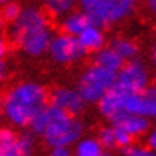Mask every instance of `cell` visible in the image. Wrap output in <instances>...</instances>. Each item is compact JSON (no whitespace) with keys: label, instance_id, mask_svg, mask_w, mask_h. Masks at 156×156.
Segmentation results:
<instances>
[{"label":"cell","instance_id":"obj_21","mask_svg":"<svg viewBox=\"0 0 156 156\" xmlns=\"http://www.w3.org/2000/svg\"><path fill=\"white\" fill-rule=\"evenodd\" d=\"M17 133L8 127H0V149L8 147L11 144H14L17 141Z\"/></svg>","mask_w":156,"mask_h":156},{"label":"cell","instance_id":"obj_9","mask_svg":"<svg viewBox=\"0 0 156 156\" xmlns=\"http://www.w3.org/2000/svg\"><path fill=\"white\" fill-rule=\"evenodd\" d=\"M52 99V105L68 112L70 115H74V114H80L85 102L82 100L80 94L74 90H68V88H59V90H55L50 96Z\"/></svg>","mask_w":156,"mask_h":156},{"label":"cell","instance_id":"obj_33","mask_svg":"<svg viewBox=\"0 0 156 156\" xmlns=\"http://www.w3.org/2000/svg\"><path fill=\"white\" fill-rule=\"evenodd\" d=\"M152 59H153V65H155V68H156V44H155V47H153V53H152Z\"/></svg>","mask_w":156,"mask_h":156},{"label":"cell","instance_id":"obj_27","mask_svg":"<svg viewBox=\"0 0 156 156\" xmlns=\"http://www.w3.org/2000/svg\"><path fill=\"white\" fill-rule=\"evenodd\" d=\"M6 50H8V47H6V43H5V40L0 37V59L6 55Z\"/></svg>","mask_w":156,"mask_h":156},{"label":"cell","instance_id":"obj_29","mask_svg":"<svg viewBox=\"0 0 156 156\" xmlns=\"http://www.w3.org/2000/svg\"><path fill=\"white\" fill-rule=\"evenodd\" d=\"M144 94L150 96L152 99H155L156 100V88H149V90H146V91H144Z\"/></svg>","mask_w":156,"mask_h":156},{"label":"cell","instance_id":"obj_26","mask_svg":"<svg viewBox=\"0 0 156 156\" xmlns=\"http://www.w3.org/2000/svg\"><path fill=\"white\" fill-rule=\"evenodd\" d=\"M147 143H149V147H150L152 150H155V152H156V130H153V132L149 135Z\"/></svg>","mask_w":156,"mask_h":156},{"label":"cell","instance_id":"obj_4","mask_svg":"<svg viewBox=\"0 0 156 156\" xmlns=\"http://www.w3.org/2000/svg\"><path fill=\"white\" fill-rule=\"evenodd\" d=\"M115 80H117L115 71L94 64L82 74L77 93L80 94L83 102L97 103L103 97L105 93L115 85Z\"/></svg>","mask_w":156,"mask_h":156},{"label":"cell","instance_id":"obj_30","mask_svg":"<svg viewBox=\"0 0 156 156\" xmlns=\"http://www.w3.org/2000/svg\"><path fill=\"white\" fill-rule=\"evenodd\" d=\"M147 5H149V8H150V11L156 14V0H147Z\"/></svg>","mask_w":156,"mask_h":156},{"label":"cell","instance_id":"obj_17","mask_svg":"<svg viewBox=\"0 0 156 156\" xmlns=\"http://www.w3.org/2000/svg\"><path fill=\"white\" fill-rule=\"evenodd\" d=\"M102 144L93 138L82 140L76 147V156H100Z\"/></svg>","mask_w":156,"mask_h":156},{"label":"cell","instance_id":"obj_20","mask_svg":"<svg viewBox=\"0 0 156 156\" xmlns=\"http://www.w3.org/2000/svg\"><path fill=\"white\" fill-rule=\"evenodd\" d=\"M124 155L126 156H156V152L150 147H143V146H132V147H124Z\"/></svg>","mask_w":156,"mask_h":156},{"label":"cell","instance_id":"obj_32","mask_svg":"<svg viewBox=\"0 0 156 156\" xmlns=\"http://www.w3.org/2000/svg\"><path fill=\"white\" fill-rule=\"evenodd\" d=\"M3 120V97L0 96V123Z\"/></svg>","mask_w":156,"mask_h":156},{"label":"cell","instance_id":"obj_7","mask_svg":"<svg viewBox=\"0 0 156 156\" xmlns=\"http://www.w3.org/2000/svg\"><path fill=\"white\" fill-rule=\"evenodd\" d=\"M47 50L50 52L53 59L61 64H70V62L79 61L87 53V50L79 43L77 37L68 35V34H61L56 38H53Z\"/></svg>","mask_w":156,"mask_h":156},{"label":"cell","instance_id":"obj_19","mask_svg":"<svg viewBox=\"0 0 156 156\" xmlns=\"http://www.w3.org/2000/svg\"><path fill=\"white\" fill-rule=\"evenodd\" d=\"M47 123H49V109H47V106H46L43 111H40V112L30 120L29 126L32 127L34 133L43 135L44 130H46V127H47Z\"/></svg>","mask_w":156,"mask_h":156},{"label":"cell","instance_id":"obj_23","mask_svg":"<svg viewBox=\"0 0 156 156\" xmlns=\"http://www.w3.org/2000/svg\"><path fill=\"white\" fill-rule=\"evenodd\" d=\"M20 8H18V5H15V3H8V5H5L3 6V9H2V17H3V20H8V21H14L15 18H17V15L20 14Z\"/></svg>","mask_w":156,"mask_h":156},{"label":"cell","instance_id":"obj_8","mask_svg":"<svg viewBox=\"0 0 156 156\" xmlns=\"http://www.w3.org/2000/svg\"><path fill=\"white\" fill-rule=\"evenodd\" d=\"M123 111L141 117H156V100L144 93H127Z\"/></svg>","mask_w":156,"mask_h":156},{"label":"cell","instance_id":"obj_18","mask_svg":"<svg viewBox=\"0 0 156 156\" xmlns=\"http://www.w3.org/2000/svg\"><path fill=\"white\" fill-rule=\"evenodd\" d=\"M76 0H46V5L53 15H64L70 12Z\"/></svg>","mask_w":156,"mask_h":156},{"label":"cell","instance_id":"obj_11","mask_svg":"<svg viewBox=\"0 0 156 156\" xmlns=\"http://www.w3.org/2000/svg\"><path fill=\"white\" fill-rule=\"evenodd\" d=\"M126 91L120 90L118 87H112L111 90H108L103 94V97L97 102L99 109L106 118H112L117 112L123 111V103H124V97H126Z\"/></svg>","mask_w":156,"mask_h":156},{"label":"cell","instance_id":"obj_24","mask_svg":"<svg viewBox=\"0 0 156 156\" xmlns=\"http://www.w3.org/2000/svg\"><path fill=\"white\" fill-rule=\"evenodd\" d=\"M102 147H106V149H111L115 146V138H114V129L111 127H106L100 132V141Z\"/></svg>","mask_w":156,"mask_h":156},{"label":"cell","instance_id":"obj_28","mask_svg":"<svg viewBox=\"0 0 156 156\" xmlns=\"http://www.w3.org/2000/svg\"><path fill=\"white\" fill-rule=\"evenodd\" d=\"M5 77H6V65H5V62L0 59V82H2Z\"/></svg>","mask_w":156,"mask_h":156},{"label":"cell","instance_id":"obj_37","mask_svg":"<svg viewBox=\"0 0 156 156\" xmlns=\"http://www.w3.org/2000/svg\"><path fill=\"white\" fill-rule=\"evenodd\" d=\"M133 2H135V0H133Z\"/></svg>","mask_w":156,"mask_h":156},{"label":"cell","instance_id":"obj_6","mask_svg":"<svg viewBox=\"0 0 156 156\" xmlns=\"http://www.w3.org/2000/svg\"><path fill=\"white\" fill-rule=\"evenodd\" d=\"M149 82L150 76L147 68L141 62L132 61L117 71L115 87L126 93H144L149 87Z\"/></svg>","mask_w":156,"mask_h":156},{"label":"cell","instance_id":"obj_35","mask_svg":"<svg viewBox=\"0 0 156 156\" xmlns=\"http://www.w3.org/2000/svg\"><path fill=\"white\" fill-rule=\"evenodd\" d=\"M100 156H111V153H103V152H102V153H100Z\"/></svg>","mask_w":156,"mask_h":156},{"label":"cell","instance_id":"obj_25","mask_svg":"<svg viewBox=\"0 0 156 156\" xmlns=\"http://www.w3.org/2000/svg\"><path fill=\"white\" fill-rule=\"evenodd\" d=\"M50 156H71V153L67 147H53Z\"/></svg>","mask_w":156,"mask_h":156},{"label":"cell","instance_id":"obj_13","mask_svg":"<svg viewBox=\"0 0 156 156\" xmlns=\"http://www.w3.org/2000/svg\"><path fill=\"white\" fill-rule=\"evenodd\" d=\"M94 62H96V65L109 68V70H112V71L117 73V71L123 67L124 59L117 52H114L111 47H109V49H103V47H102L100 50H97V55L94 56Z\"/></svg>","mask_w":156,"mask_h":156},{"label":"cell","instance_id":"obj_10","mask_svg":"<svg viewBox=\"0 0 156 156\" xmlns=\"http://www.w3.org/2000/svg\"><path fill=\"white\" fill-rule=\"evenodd\" d=\"M111 120H112V123L115 124V127L124 129V130L129 132L132 136H133V135H141V133L147 132V129H149V121H147L146 117L127 114L126 111L117 112Z\"/></svg>","mask_w":156,"mask_h":156},{"label":"cell","instance_id":"obj_22","mask_svg":"<svg viewBox=\"0 0 156 156\" xmlns=\"http://www.w3.org/2000/svg\"><path fill=\"white\" fill-rule=\"evenodd\" d=\"M114 138H115V144L121 146V147H127L132 143V135L129 132H126L121 127H115L114 129Z\"/></svg>","mask_w":156,"mask_h":156},{"label":"cell","instance_id":"obj_5","mask_svg":"<svg viewBox=\"0 0 156 156\" xmlns=\"http://www.w3.org/2000/svg\"><path fill=\"white\" fill-rule=\"evenodd\" d=\"M133 9V0H97L85 8V15L94 26H106L127 17Z\"/></svg>","mask_w":156,"mask_h":156},{"label":"cell","instance_id":"obj_34","mask_svg":"<svg viewBox=\"0 0 156 156\" xmlns=\"http://www.w3.org/2000/svg\"><path fill=\"white\" fill-rule=\"evenodd\" d=\"M3 26H5V20H3V17L0 15V30L3 29Z\"/></svg>","mask_w":156,"mask_h":156},{"label":"cell","instance_id":"obj_2","mask_svg":"<svg viewBox=\"0 0 156 156\" xmlns=\"http://www.w3.org/2000/svg\"><path fill=\"white\" fill-rule=\"evenodd\" d=\"M49 94L44 87L24 82L6 93L3 97V115L14 126H29L30 120L47 106Z\"/></svg>","mask_w":156,"mask_h":156},{"label":"cell","instance_id":"obj_12","mask_svg":"<svg viewBox=\"0 0 156 156\" xmlns=\"http://www.w3.org/2000/svg\"><path fill=\"white\" fill-rule=\"evenodd\" d=\"M79 43L87 52H97L103 47L105 44V35L100 30L99 26L88 24L79 35H77Z\"/></svg>","mask_w":156,"mask_h":156},{"label":"cell","instance_id":"obj_1","mask_svg":"<svg viewBox=\"0 0 156 156\" xmlns=\"http://www.w3.org/2000/svg\"><path fill=\"white\" fill-rule=\"evenodd\" d=\"M9 35L12 41L32 56L43 55L52 41L47 17L37 8H26L20 11L14 20Z\"/></svg>","mask_w":156,"mask_h":156},{"label":"cell","instance_id":"obj_31","mask_svg":"<svg viewBox=\"0 0 156 156\" xmlns=\"http://www.w3.org/2000/svg\"><path fill=\"white\" fill-rule=\"evenodd\" d=\"M80 2V5H82V8L85 9V8H88L90 5H93L94 2H97V0H79Z\"/></svg>","mask_w":156,"mask_h":156},{"label":"cell","instance_id":"obj_36","mask_svg":"<svg viewBox=\"0 0 156 156\" xmlns=\"http://www.w3.org/2000/svg\"><path fill=\"white\" fill-rule=\"evenodd\" d=\"M5 2H8V0H0V3H5Z\"/></svg>","mask_w":156,"mask_h":156},{"label":"cell","instance_id":"obj_16","mask_svg":"<svg viewBox=\"0 0 156 156\" xmlns=\"http://www.w3.org/2000/svg\"><path fill=\"white\" fill-rule=\"evenodd\" d=\"M111 49L114 50V52H117L124 61H132L135 56H136V53H138V49H136V46L132 43V41H129V40H114L112 43H111Z\"/></svg>","mask_w":156,"mask_h":156},{"label":"cell","instance_id":"obj_15","mask_svg":"<svg viewBox=\"0 0 156 156\" xmlns=\"http://www.w3.org/2000/svg\"><path fill=\"white\" fill-rule=\"evenodd\" d=\"M88 24H91V21L88 20L85 12H74L70 17H67V20L64 21V30L68 35L77 37Z\"/></svg>","mask_w":156,"mask_h":156},{"label":"cell","instance_id":"obj_3","mask_svg":"<svg viewBox=\"0 0 156 156\" xmlns=\"http://www.w3.org/2000/svg\"><path fill=\"white\" fill-rule=\"evenodd\" d=\"M49 109V123L43 133L46 143L50 147H67L79 140L83 133V124L79 120H74L68 112L56 108L47 106Z\"/></svg>","mask_w":156,"mask_h":156},{"label":"cell","instance_id":"obj_14","mask_svg":"<svg viewBox=\"0 0 156 156\" xmlns=\"http://www.w3.org/2000/svg\"><path fill=\"white\" fill-rule=\"evenodd\" d=\"M34 141L29 135L17 138V141L8 147L0 149V156H32Z\"/></svg>","mask_w":156,"mask_h":156}]
</instances>
